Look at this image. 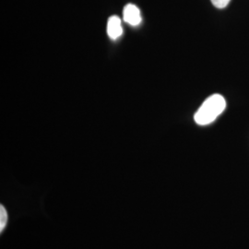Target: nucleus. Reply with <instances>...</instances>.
<instances>
[{
  "label": "nucleus",
  "mask_w": 249,
  "mask_h": 249,
  "mask_svg": "<svg viewBox=\"0 0 249 249\" xmlns=\"http://www.w3.org/2000/svg\"><path fill=\"white\" fill-rule=\"evenodd\" d=\"M0 231H3V229L5 228L6 224H7V221H8V215H7V212L5 210V208L3 207V205H1L0 207Z\"/></svg>",
  "instance_id": "20e7f679"
},
{
  "label": "nucleus",
  "mask_w": 249,
  "mask_h": 249,
  "mask_svg": "<svg viewBox=\"0 0 249 249\" xmlns=\"http://www.w3.org/2000/svg\"><path fill=\"white\" fill-rule=\"evenodd\" d=\"M123 34L121 19L118 16H111L107 22V35L112 39L116 40Z\"/></svg>",
  "instance_id": "7ed1b4c3"
},
{
  "label": "nucleus",
  "mask_w": 249,
  "mask_h": 249,
  "mask_svg": "<svg viewBox=\"0 0 249 249\" xmlns=\"http://www.w3.org/2000/svg\"><path fill=\"white\" fill-rule=\"evenodd\" d=\"M123 18L124 22L131 26H138L142 22L141 11L137 6L133 4H127L124 8Z\"/></svg>",
  "instance_id": "f03ea898"
},
{
  "label": "nucleus",
  "mask_w": 249,
  "mask_h": 249,
  "mask_svg": "<svg viewBox=\"0 0 249 249\" xmlns=\"http://www.w3.org/2000/svg\"><path fill=\"white\" fill-rule=\"evenodd\" d=\"M211 1H212V3L213 4V6L215 8L222 9L226 8V7L229 5V3H230L231 0H211Z\"/></svg>",
  "instance_id": "39448f33"
},
{
  "label": "nucleus",
  "mask_w": 249,
  "mask_h": 249,
  "mask_svg": "<svg viewBox=\"0 0 249 249\" xmlns=\"http://www.w3.org/2000/svg\"><path fill=\"white\" fill-rule=\"evenodd\" d=\"M225 108L226 101L224 97L221 94L215 93L205 100L204 103L196 111L194 120L199 125L212 124L218 116L223 114Z\"/></svg>",
  "instance_id": "f257e3e1"
}]
</instances>
